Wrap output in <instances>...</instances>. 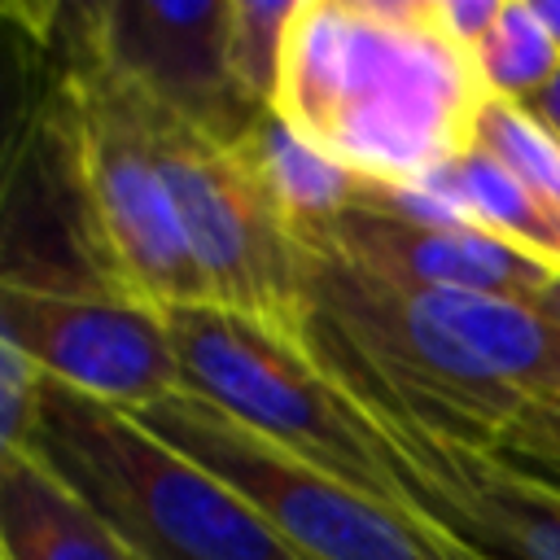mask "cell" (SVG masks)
Masks as SVG:
<instances>
[{
  "instance_id": "obj_6",
  "label": "cell",
  "mask_w": 560,
  "mask_h": 560,
  "mask_svg": "<svg viewBox=\"0 0 560 560\" xmlns=\"http://www.w3.org/2000/svg\"><path fill=\"white\" fill-rule=\"evenodd\" d=\"M136 101L144 109L192 262L201 271L206 302L262 319L289 337H302L306 254L284 232L245 158L175 122L144 96Z\"/></svg>"
},
{
  "instance_id": "obj_15",
  "label": "cell",
  "mask_w": 560,
  "mask_h": 560,
  "mask_svg": "<svg viewBox=\"0 0 560 560\" xmlns=\"http://www.w3.org/2000/svg\"><path fill=\"white\" fill-rule=\"evenodd\" d=\"M298 9H302V0H232L228 61H232V74L245 88V96L262 109L276 105Z\"/></svg>"
},
{
  "instance_id": "obj_22",
  "label": "cell",
  "mask_w": 560,
  "mask_h": 560,
  "mask_svg": "<svg viewBox=\"0 0 560 560\" xmlns=\"http://www.w3.org/2000/svg\"><path fill=\"white\" fill-rule=\"evenodd\" d=\"M534 311H538V315H547L551 324H560V271H556V276H551V284L534 298Z\"/></svg>"
},
{
  "instance_id": "obj_16",
  "label": "cell",
  "mask_w": 560,
  "mask_h": 560,
  "mask_svg": "<svg viewBox=\"0 0 560 560\" xmlns=\"http://www.w3.org/2000/svg\"><path fill=\"white\" fill-rule=\"evenodd\" d=\"M477 144L490 149L560 219V140L529 109L490 96L477 118Z\"/></svg>"
},
{
  "instance_id": "obj_2",
  "label": "cell",
  "mask_w": 560,
  "mask_h": 560,
  "mask_svg": "<svg viewBox=\"0 0 560 560\" xmlns=\"http://www.w3.org/2000/svg\"><path fill=\"white\" fill-rule=\"evenodd\" d=\"M18 451L88 499L140 560H306L210 468L61 381H44Z\"/></svg>"
},
{
  "instance_id": "obj_17",
  "label": "cell",
  "mask_w": 560,
  "mask_h": 560,
  "mask_svg": "<svg viewBox=\"0 0 560 560\" xmlns=\"http://www.w3.org/2000/svg\"><path fill=\"white\" fill-rule=\"evenodd\" d=\"M481 451L525 481L560 494V402H521Z\"/></svg>"
},
{
  "instance_id": "obj_20",
  "label": "cell",
  "mask_w": 560,
  "mask_h": 560,
  "mask_svg": "<svg viewBox=\"0 0 560 560\" xmlns=\"http://www.w3.org/2000/svg\"><path fill=\"white\" fill-rule=\"evenodd\" d=\"M521 109H529V114H534V118H538V122L560 140V70H556V79H551V83H547L529 105H521Z\"/></svg>"
},
{
  "instance_id": "obj_18",
  "label": "cell",
  "mask_w": 560,
  "mask_h": 560,
  "mask_svg": "<svg viewBox=\"0 0 560 560\" xmlns=\"http://www.w3.org/2000/svg\"><path fill=\"white\" fill-rule=\"evenodd\" d=\"M44 381L48 376L26 359V350L0 337V451H18L26 442Z\"/></svg>"
},
{
  "instance_id": "obj_12",
  "label": "cell",
  "mask_w": 560,
  "mask_h": 560,
  "mask_svg": "<svg viewBox=\"0 0 560 560\" xmlns=\"http://www.w3.org/2000/svg\"><path fill=\"white\" fill-rule=\"evenodd\" d=\"M236 153L254 171L258 188L267 192L271 210L280 214V223L298 241V249L306 258L324 254L337 219L346 214V206L354 197L359 175L346 171L341 162H332L328 153H319L315 144H306L276 109H267L249 127V136L236 144Z\"/></svg>"
},
{
  "instance_id": "obj_11",
  "label": "cell",
  "mask_w": 560,
  "mask_h": 560,
  "mask_svg": "<svg viewBox=\"0 0 560 560\" xmlns=\"http://www.w3.org/2000/svg\"><path fill=\"white\" fill-rule=\"evenodd\" d=\"M4 560H140L131 542L31 451H0Z\"/></svg>"
},
{
  "instance_id": "obj_13",
  "label": "cell",
  "mask_w": 560,
  "mask_h": 560,
  "mask_svg": "<svg viewBox=\"0 0 560 560\" xmlns=\"http://www.w3.org/2000/svg\"><path fill=\"white\" fill-rule=\"evenodd\" d=\"M420 188L433 192L459 223H472L529 254L534 262L560 271V219L477 140L424 175Z\"/></svg>"
},
{
  "instance_id": "obj_19",
  "label": "cell",
  "mask_w": 560,
  "mask_h": 560,
  "mask_svg": "<svg viewBox=\"0 0 560 560\" xmlns=\"http://www.w3.org/2000/svg\"><path fill=\"white\" fill-rule=\"evenodd\" d=\"M433 9H438L442 35L472 57L481 48V39L494 31L503 0H433Z\"/></svg>"
},
{
  "instance_id": "obj_10",
  "label": "cell",
  "mask_w": 560,
  "mask_h": 560,
  "mask_svg": "<svg viewBox=\"0 0 560 560\" xmlns=\"http://www.w3.org/2000/svg\"><path fill=\"white\" fill-rule=\"evenodd\" d=\"M407 508L477 560H560V494L503 468L481 446L407 416L372 411Z\"/></svg>"
},
{
  "instance_id": "obj_5",
  "label": "cell",
  "mask_w": 560,
  "mask_h": 560,
  "mask_svg": "<svg viewBox=\"0 0 560 560\" xmlns=\"http://www.w3.org/2000/svg\"><path fill=\"white\" fill-rule=\"evenodd\" d=\"M127 416L232 486L306 560H477L416 512L341 486L188 389Z\"/></svg>"
},
{
  "instance_id": "obj_21",
  "label": "cell",
  "mask_w": 560,
  "mask_h": 560,
  "mask_svg": "<svg viewBox=\"0 0 560 560\" xmlns=\"http://www.w3.org/2000/svg\"><path fill=\"white\" fill-rule=\"evenodd\" d=\"M529 9L542 22V31L551 35V44L560 48V0H529Z\"/></svg>"
},
{
  "instance_id": "obj_9",
  "label": "cell",
  "mask_w": 560,
  "mask_h": 560,
  "mask_svg": "<svg viewBox=\"0 0 560 560\" xmlns=\"http://www.w3.org/2000/svg\"><path fill=\"white\" fill-rule=\"evenodd\" d=\"M315 258H337L398 289H455L529 306L556 276L508 241L459 223L420 184H385L363 175L328 236V249Z\"/></svg>"
},
{
  "instance_id": "obj_4",
  "label": "cell",
  "mask_w": 560,
  "mask_h": 560,
  "mask_svg": "<svg viewBox=\"0 0 560 560\" xmlns=\"http://www.w3.org/2000/svg\"><path fill=\"white\" fill-rule=\"evenodd\" d=\"M162 315L179 359V389L219 407L271 446L315 464L341 486L407 508L389 472L381 429L311 359L302 337L214 302H184Z\"/></svg>"
},
{
  "instance_id": "obj_3",
  "label": "cell",
  "mask_w": 560,
  "mask_h": 560,
  "mask_svg": "<svg viewBox=\"0 0 560 560\" xmlns=\"http://www.w3.org/2000/svg\"><path fill=\"white\" fill-rule=\"evenodd\" d=\"M48 140L101 276L158 311L206 302L136 92L74 44L57 74Z\"/></svg>"
},
{
  "instance_id": "obj_1",
  "label": "cell",
  "mask_w": 560,
  "mask_h": 560,
  "mask_svg": "<svg viewBox=\"0 0 560 560\" xmlns=\"http://www.w3.org/2000/svg\"><path fill=\"white\" fill-rule=\"evenodd\" d=\"M486 101L433 0H302L271 109L346 171L420 184L477 140Z\"/></svg>"
},
{
  "instance_id": "obj_7",
  "label": "cell",
  "mask_w": 560,
  "mask_h": 560,
  "mask_svg": "<svg viewBox=\"0 0 560 560\" xmlns=\"http://www.w3.org/2000/svg\"><path fill=\"white\" fill-rule=\"evenodd\" d=\"M0 337L48 376L118 411H144L179 389L166 315L105 276H0Z\"/></svg>"
},
{
  "instance_id": "obj_8",
  "label": "cell",
  "mask_w": 560,
  "mask_h": 560,
  "mask_svg": "<svg viewBox=\"0 0 560 560\" xmlns=\"http://www.w3.org/2000/svg\"><path fill=\"white\" fill-rule=\"evenodd\" d=\"M70 44L175 122L236 149L267 114L228 61L232 0H109L79 4Z\"/></svg>"
},
{
  "instance_id": "obj_14",
  "label": "cell",
  "mask_w": 560,
  "mask_h": 560,
  "mask_svg": "<svg viewBox=\"0 0 560 560\" xmlns=\"http://www.w3.org/2000/svg\"><path fill=\"white\" fill-rule=\"evenodd\" d=\"M472 66H477V79H481L486 96L529 105L556 79L560 48L551 44L542 22L534 18L529 0H503L494 31L472 52Z\"/></svg>"
}]
</instances>
